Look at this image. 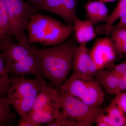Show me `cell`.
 I'll return each mask as SVG.
<instances>
[{
  "label": "cell",
  "instance_id": "1",
  "mask_svg": "<svg viewBox=\"0 0 126 126\" xmlns=\"http://www.w3.org/2000/svg\"><path fill=\"white\" fill-rule=\"evenodd\" d=\"M75 37L62 44L45 48L36 47V52L45 77L59 89L66 81L70 70L77 46Z\"/></svg>",
  "mask_w": 126,
  "mask_h": 126
},
{
  "label": "cell",
  "instance_id": "2",
  "mask_svg": "<svg viewBox=\"0 0 126 126\" xmlns=\"http://www.w3.org/2000/svg\"><path fill=\"white\" fill-rule=\"evenodd\" d=\"M11 78L7 96L21 118H26L45 80L44 78L30 79L17 76Z\"/></svg>",
  "mask_w": 126,
  "mask_h": 126
},
{
  "label": "cell",
  "instance_id": "3",
  "mask_svg": "<svg viewBox=\"0 0 126 126\" xmlns=\"http://www.w3.org/2000/svg\"><path fill=\"white\" fill-rule=\"evenodd\" d=\"M60 115L71 122L73 126H90L103 110L88 105L78 98L60 92Z\"/></svg>",
  "mask_w": 126,
  "mask_h": 126
},
{
  "label": "cell",
  "instance_id": "4",
  "mask_svg": "<svg viewBox=\"0 0 126 126\" xmlns=\"http://www.w3.org/2000/svg\"><path fill=\"white\" fill-rule=\"evenodd\" d=\"M5 0L9 16V27L4 36L13 37L23 44H31L26 35L25 30L30 19L37 13V10L23 0Z\"/></svg>",
  "mask_w": 126,
  "mask_h": 126
},
{
  "label": "cell",
  "instance_id": "5",
  "mask_svg": "<svg viewBox=\"0 0 126 126\" xmlns=\"http://www.w3.org/2000/svg\"><path fill=\"white\" fill-rule=\"evenodd\" d=\"M58 90L90 106L100 107L104 101L103 91L94 79L84 80L71 75Z\"/></svg>",
  "mask_w": 126,
  "mask_h": 126
},
{
  "label": "cell",
  "instance_id": "6",
  "mask_svg": "<svg viewBox=\"0 0 126 126\" xmlns=\"http://www.w3.org/2000/svg\"><path fill=\"white\" fill-rule=\"evenodd\" d=\"M36 47L31 44L25 45L16 43L11 37L4 36L1 49L4 56L6 64L23 62L34 65H41L36 52Z\"/></svg>",
  "mask_w": 126,
  "mask_h": 126
},
{
  "label": "cell",
  "instance_id": "7",
  "mask_svg": "<svg viewBox=\"0 0 126 126\" xmlns=\"http://www.w3.org/2000/svg\"><path fill=\"white\" fill-rule=\"evenodd\" d=\"M56 19L38 13L30 19L27 27L30 43L43 45L49 36Z\"/></svg>",
  "mask_w": 126,
  "mask_h": 126
},
{
  "label": "cell",
  "instance_id": "8",
  "mask_svg": "<svg viewBox=\"0 0 126 126\" xmlns=\"http://www.w3.org/2000/svg\"><path fill=\"white\" fill-rule=\"evenodd\" d=\"M89 54L99 70L112 63L116 54L112 42L108 38L98 39Z\"/></svg>",
  "mask_w": 126,
  "mask_h": 126
},
{
  "label": "cell",
  "instance_id": "9",
  "mask_svg": "<svg viewBox=\"0 0 126 126\" xmlns=\"http://www.w3.org/2000/svg\"><path fill=\"white\" fill-rule=\"evenodd\" d=\"M79 0H46L42 10H45L63 18L67 25L73 26L77 16Z\"/></svg>",
  "mask_w": 126,
  "mask_h": 126
},
{
  "label": "cell",
  "instance_id": "10",
  "mask_svg": "<svg viewBox=\"0 0 126 126\" xmlns=\"http://www.w3.org/2000/svg\"><path fill=\"white\" fill-rule=\"evenodd\" d=\"M54 106H60L59 92L58 89L48 86L45 81L31 110H40Z\"/></svg>",
  "mask_w": 126,
  "mask_h": 126
},
{
  "label": "cell",
  "instance_id": "11",
  "mask_svg": "<svg viewBox=\"0 0 126 126\" xmlns=\"http://www.w3.org/2000/svg\"><path fill=\"white\" fill-rule=\"evenodd\" d=\"M88 52L85 45L77 46L73 62L74 70L71 75L72 76L84 80L94 79L90 76L88 71L87 55Z\"/></svg>",
  "mask_w": 126,
  "mask_h": 126
},
{
  "label": "cell",
  "instance_id": "12",
  "mask_svg": "<svg viewBox=\"0 0 126 126\" xmlns=\"http://www.w3.org/2000/svg\"><path fill=\"white\" fill-rule=\"evenodd\" d=\"M101 121L109 126H126V116L113 101L97 117L95 123Z\"/></svg>",
  "mask_w": 126,
  "mask_h": 126
},
{
  "label": "cell",
  "instance_id": "13",
  "mask_svg": "<svg viewBox=\"0 0 126 126\" xmlns=\"http://www.w3.org/2000/svg\"><path fill=\"white\" fill-rule=\"evenodd\" d=\"M88 20L93 25L106 22L109 16L108 9L101 1H89L84 6Z\"/></svg>",
  "mask_w": 126,
  "mask_h": 126
},
{
  "label": "cell",
  "instance_id": "14",
  "mask_svg": "<svg viewBox=\"0 0 126 126\" xmlns=\"http://www.w3.org/2000/svg\"><path fill=\"white\" fill-rule=\"evenodd\" d=\"M73 28L76 40L81 45H85L92 40L96 35L93 25L88 20H81L77 17L74 21Z\"/></svg>",
  "mask_w": 126,
  "mask_h": 126
},
{
  "label": "cell",
  "instance_id": "15",
  "mask_svg": "<svg viewBox=\"0 0 126 126\" xmlns=\"http://www.w3.org/2000/svg\"><path fill=\"white\" fill-rule=\"evenodd\" d=\"M126 15V0H120L109 15L108 20L104 24L96 28L95 32L99 34H110L113 25L118 20L121 19Z\"/></svg>",
  "mask_w": 126,
  "mask_h": 126
},
{
  "label": "cell",
  "instance_id": "16",
  "mask_svg": "<svg viewBox=\"0 0 126 126\" xmlns=\"http://www.w3.org/2000/svg\"><path fill=\"white\" fill-rule=\"evenodd\" d=\"M61 112V109L58 108L31 110L26 118L36 124V126H40L56 119L60 115Z\"/></svg>",
  "mask_w": 126,
  "mask_h": 126
},
{
  "label": "cell",
  "instance_id": "17",
  "mask_svg": "<svg viewBox=\"0 0 126 126\" xmlns=\"http://www.w3.org/2000/svg\"><path fill=\"white\" fill-rule=\"evenodd\" d=\"M94 77L109 94H115L117 93L120 78L112 70H99Z\"/></svg>",
  "mask_w": 126,
  "mask_h": 126
},
{
  "label": "cell",
  "instance_id": "18",
  "mask_svg": "<svg viewBox=\"0 0 126 126\" xmlns=\"http://www.w3.org/2000/svg\"><path fill=\"white\" fill-rule=\"evenodd\" d=\"M6 67L4 56L2 51L0 52V97L7 96L11 83V77Z\"/></svg>",
  "mask_w": 126,
  "mask_h": 126
},
{
  "label": "cell",
  "instance_id": "19",
  "mask_svg": "<svg viewBox=\"0 0 126 126\" xmlns=\"http://www.w3.org/2000/svg\"><path fill=\"white\" fill-rule=\"evenodd\" d=\"M11 106L7 96L0 97V124L1 126H8L17 122L16 115L11 111Z\"/></svg>",
  "mask_w": 126,
  "mask_h": 126
},
{
  "label": "cell",
  "instance_id": "20",
  "mask_svg": "<svg viewBox=\"0 0 126 126\" xmlns=\"http://www.w3.org/2000/svg\"><path fill=\"white\" fill-rule=\"evenodd\" d=\"M111 34L116 53H126V27L113 31Z\"/></svg>",
  "mask_w": 126,
  "mask_h": 126
},
{
  "label": "cell",
  "instance_id": "21",
  "mask_svg": "<svg viewBox=\"0 0 126 126\" xmlns=\"http://www.w3.org/2000/svg\"><path fill=\"white\" fill-rule=\"evenodd\" d=\"M9 27V21L6 3L0 0V52L2 39L7 33Z\"/></svg>",
  "mask_w": 126,
  "mask_h": 126
},
{
  "label": "cell",
  "instance_id": "22",
  "mask_svg": "<svg viewBox=\"0 0 126 126\" xmlns=\"http://www.w3.org/2000/svg\"><path fill=\"white\" fill-rule=\"evenodd\" d=\"M113 101L119 109L126 113V93L122 92L117 93Z\"/></svg>",
  "mask_w": 126,
  "mask_h": 126
},
{
  "label": "cell",
  "instance_id": "23",
  "mask_svg": "<svg viewBox=\"0 0 126 126\" xmlns=\"http://www.w3.org/2000/svg\"><path fill=\"white\" fill-rule=\"evenodd\" d=\"M87 61L88 71L90 76L92 78H94L97 72L99 70L91 58L89 52L87 54Z\"/></svg>",
  "mask_w": 126,
  "mask_h": 126
},
{
  "label": "cell",
  "instance_id": "24",
  "mask_svg": "<svg viewBox=\"0 0 126 126\" xmlns=\"http://www.w3.org/2000/svg\"><path fill=\"white\" fill-rule=\"evenodd\" d=\"M112 71L116 75L121 78L126 72V59L121 63L115 65Z\"/></svg>",
  "mask_w": 126,
  "mask_h": 126
},
{
  "label": "cell",
  "instance_id": "25",
  "mask_svg": "<svg viewBox=\"0 0 126 126\" xmlns=\"http://www.w3.org/2000/svg\"><path fill=\"white\" fill-rule=\"evenodd\" d=\"M46 0H27V2L29 3L32 7L36 10H42Z\"/></svg>",
  "mask_w": 126,
  "mask_h": 126
},
{
  "label": "cell",
  "instance_id": "26",
  "mask_svg": "<svg viewBox=\"0 0 126 126\" xmlns=\"http://www.w3.org/2000/svg\"><path fill=\"white\" fill-rule=\"evenodd\" d=\"M124 90H126V72L120 78L117 93Z\"/></svg>",
  "mask_w": 126,
  "mask_h": 126
},
{
  "label": "cell",
  "instance_id": "27",
  "mask_svg": "<svg viewBox=\"0 0 126 126\" xmlns=\"http://www.w3.org/2000/svg\"><path fill=\"white\" fill-rule=\"evenodd\" d=\"M126 27V15L124 17L119 20L116 25L113 26L111 32L113 31L122 29Z\"/></svg>",
  "mask_w": 126,
  "mask_h": 126
},
{
  "label": "cell",
  "instance_id": "28",
  "mask_svg": "<svg viewBox=\"0 0 126 126\" xmlns=\"http://www.w3.org/2000/svg\"><path fill=\"white\" fill-rule=\"evenodd\" d=\"M17 126H36V124L34 123L31 121L25 118H21L19 121Z\"/></svg>",
  "mask_w": 126,
  "mask_h": 126
},
{
  "label": "cell",
  "instance_id": "29",
  "mask_svg": "<svg viewBox=\"0 0 126 126\" xmlns=\"http://www.w3.org/2000/svg\"><path fill=\"white\" fill-rule=\"evenodd\" d=\"M97 126H109L108 124L104 122L100 121L96 123Z\"/></svg>",
  "mask_w": 126,
  "mask_h": 126
},
{
  "label": "cell",
  "instance_id": "30",
  "mask_svg": "<svg viewBox=\"0 0 126 126\" xmlns=\"http://www.w3.org/2000/svg\"><path fill=\"white\" fill-rule=\"evenodd\" d=\"M117 0H98L99 1L105 3V2H113V1H115Z\"/></svg>",
  "mask_w": 126,
  "mask_h": 126
},
{
  "label": "cell",
  "instance_id": "31",
  "mask_svg": "<svg viewBox=\"0 0 126 126\" xmlns=\"http://www.w3.org/2000/svg\"><path fill=\"white\" fill-rule=\"evenodd\" d=\"M1 126V124H0V126Z\"/></svg>",
  "mask_w": 126,
  "mask_h": 126
},
{
  "label": "cell",
  "instance_id": "32",
  "mask_svg": "<svg viewBox=\"0 0 126 126\" xmlns=\"http://www.w3.org/2000/svg\"></svg>",
  "mask_w": 126,
  "mask_h": 126
}]
</instances>
